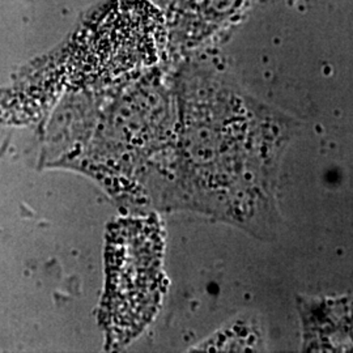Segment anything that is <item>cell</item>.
Listing matches in <instances>:
<instances>
[{
    "label": "cell",
    "instance_id": "2",
    "mask_svg": "<svg viewBox=\"0 0 353 353\" xmlns=\"http://www.w3.org/2000/svg\"><path fill=\"white\" fill-rule=\"evenodd\" d=\"M164 43V19L151 3L114 0L77 33L74 59L92 75H119L156 62Z\"/></svg>",
    "mask_w": 353,
    "mask_h": 353
},
{
    "label": "cell",
    "instance_id": "1",
    "mask_svg": "<svg viewBox=\"0 0 353 353\" xmlns=\"http://www.w3.org/2000/svg\"><path fill=\"white\" fill-rule=\"evenodd\" d=\"M288 140L287 130L255 128L243 117L212 126L188 122L172 154L173 181L160 203L272 237L279 225V163Z\"/></svg>",
    "mask_w": 353,
    "mask_h": 353
},
{
    "label": "cell",
    "instance_id": "3",
    "mask_svg": "<svg viewBox=\"0 0 353 353\" xmlns=\"http://www.w3.org/2000/svg\"><path fill=\"white\" fill-rule=\"evenodd\" d=\"M157 227L151 224H134V252L131 237L128 243V255L122 261L126 267L114 271L109 285L113 290L110 297H117L113 303L117 310L115 321L119 326L127 328V336L140 332L151 321L161 294V240L156 233ZM131 236V232H130Z\"/></svg>",
    "mask_w": 353,
    "mask_h": 353
}]
</instances>
